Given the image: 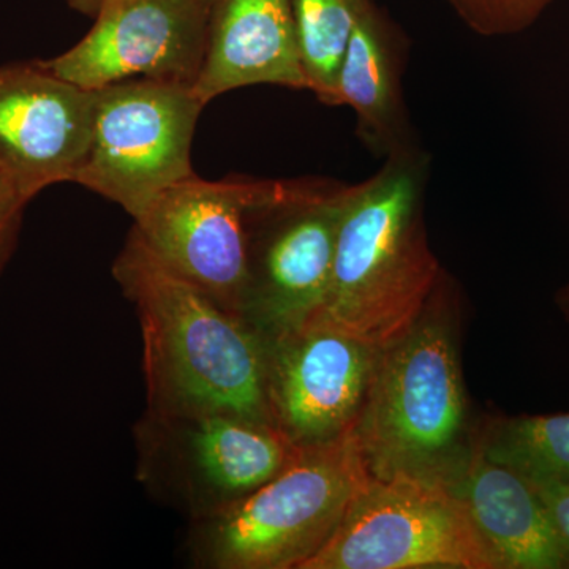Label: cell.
Masks as SVG:
<instances>
[{"label":"cell","mask_w":569,"mask_h":569,"mask_svg":"<svg viewBox=\"0 0 569 569\" xmlns=\"http://www.w3.org/2000/svg\"><path fill=\"white\" fill-rule=\"evenodd\" d=\"M138 448L141 478L178 498L198 520L263 486L298 447L274 426L231 415L146 413L138 427Z\"/></svg>","instance_id":"ba28073f"},{"label":"cell","mask_w":569,"mask_h":569,"mask_svg":"<svg viewBox=\"0 0 569 569\" xmlns=\"http://www.w3.org/2000/svg\"><path fill=\"white\" fill-rule=\"evenodd\" d=\"M380 353L318 320L269 340L268 397L277 429L295 447L355 432Z\"/></svg>","instance_id":"8fae6325"},{"label":"cell","mask_w":569,"mask_h":569,"mask_svg":"<svg viewBox=\"0 0 569 569\" xmlns=\"http://www.w3.org/2000/svg\"><path fill=\"white\" fill-rule=\"evenodd\" d=\"M449 489L462 501L497 569H565L569 552L537 490L473 440Z\"/></svg>","instance_id":"9a60e30c"},{"label":"cell","mask_w":569,"mask_h":569,"mask_svg":"<svg viewBox=\"0 0 569 569\" xmlns=\"http://www.w3.org/2000/svg\"><path fill=\"white\" fill-rule=\"evenodd\" d=\"M108 0H67L71 10L84 14V17L93 18L97 11L102 9Z\"/></svg>","instance_id":"44dd1931"},{"label":"cell","mask_w":569,"mask_h":569,"mask_svg":"<svg viewBox=\"0 0 569 569\" xmlns=\"http://www.w3.org/2000/svg\"><path fill=\"white\" fill-rule=\"evenodd\" d=\"M473 440L530 485H569V413L489 418L475 427Z\"/></svg>","instance_id":"2e32d148"},{"label":"cell","mask_w":569,"mask_h":569,"mask_svg":"<svg viewBox=\"0 0 569 569\" xmlns=\"http://www.w3.org/2000/svg\"><path fill=\"white\" fill-rule=\"evenodd\" d=\"M408 54L407 32L376 0L351 33L337 78V107L355 112L356 137L383 160L425 149L403 92Z\"/></svg>","instance_id":"4fadbf2b"},{"label":"cell","mask_w":569,"mask_h":569,"mask_svg":"<svg viewBox=\"0 0 569 569\" xmlns=\"http://www.w3.org/2000/svg\"><path fill=\"white\" fill-rule=\"evenodd\" d=\"M497 569L462 501L418 479L370 477L302 569Z\"/></svg>","instance_id":"52a82bcc"},{"label":"cell","mask_w":569,"mask_h":569,"mask_svg":"<svg viewBox=\"0 0 569 569\" xmlns=\"http://www.w3.org/2000/svg\"><path fill=\"white\" fill-rule=\"evenodd\" d=\"M373 2L376 0H291L309 92L326 107H337V78L348 41Z\"/></svg>","instance_id":"e0dca14e"},{"label":"cell","mask_w":569,"mask_h":569,"mask_svg":"<svg viewBox=\"0 0 569 569\" xmlns=\"http://www.w3.org/2000/svg\"><path fill=\"white\" fill-rule=\"evenodd\" d=\"M216 0H108L77 44L41 61L52 73L97 91L127 80L194 88L203 69Z\"/></svg>","instance_id":"30bf717a"},{"label":"cell","mask_w":569,"mask_h":569,"mask_svg":"<svg viewBox=\"0 0 569 569\" xmlns=\"http://www.w3.org/2000/svg\"><path fill=\"white\" fill-rule=\"evenodd\" d=\"M470 31L481 37L509 36L537 20L550 0H445Z\"/></svg>","instance_id":"ac0fdd59"},{"label":"cell","mask_w":569,"mask_h":569,"mask_svg":"<svg viewBox=\"0 0 569 569\" xmlns=\"http://www.w3.org/2000/svg\"><path fill=\"white\" fill-rule=\"evenodd\" d=\"M96 96L41 61L0 67V171L32 198L74 182L91 144Z\"/></svg>","instance_id":"7c38bea8"},{"label":"cell","mask_w":569,"mask_h":569,"mask_svg":"<svg viewBox=\"0 0 569 569\" xmlns=\"http://www.w3.org/2000/svg\"><path fill=\"white\" fill-rule=\"evenodd\" d=\"M96 93L91 144L74 183L137 219L160 193L194 174V129L206 104L189 86L146 78Z\"/></svg>","instance_id":"8992f818"},{"label":"cell","mask_w":569,"mask_h":569,"mask_svg":"<svg viewBox=\"0 0 569 569\" xmlns=\"http://www.w3.org/2000/svg\"><path fill=\"white\" fill-rule=\"evenodd\" d=\"M370 477L451 485L473 448L459 295L445 271L406 335L383 348L356 429Z\"/></svg>","instance_id":"3957f363"},{"label":"cell","mask_w":569,"mask_h":569,"mask_svg":"<svg viewBox=\"0 0 569 569\" xmlns=\"http://www.w3.org/2000/svg\"><path fill=\"white\" fill-rule=\"evenodd\" d=\"M531 486L548 509L553 527L559 531L561 541L569 552V485L545 482V485Z\"/></svg>","instance_id":"ffe728a7"},{"label":"cell","mask_w":569,"mask_h":569,"mask_svg":"<svg viewBox=\"0 0 569 569\" xmlns=\"http://www.w3.org/2000/svg\"><path fill=\"white\" fill-rule=\"evenodd\" d=\"M559 301L561 310H563L565 316L568 317L569 321V287L567 288V290L563 291V293L560 295Z\"/></svg>","instance_id":"7402d4cb"},{"label":"cell","mask_w":569,"mask_h":569,"mask_svg":"<svg viewBox=\"0 0 569 569\" xmlns=\"http://www.w3.org/2000/svg\"><path fill=\"white\" fill-rule=\"evenodd\" d=\"M369 479L356 430L298 447L263 486L194 520V557L213 569H302L339 529Z\"/></svg>","instance_id":"277c9868"},{"label":"cell","mask_w":569,"mask_h":569,"mask_svg":"<svg viewBox=\"0 0 569 569\" xmlns=\"http://www.w3.org/2000/svg\"><path fill=\"white\" fill-rule=\"evenodd\" d=\"M33 198L11 178L0 171V274L10 263L20 239L24 211Z\"/></svg>","instance_id":"d6986e66"},{"label":"cell","mask_w":569,"mask_h":569,"mask_svg":"<svg viewBox=\"0 0 569 569\" xmlns=\"http://www.w3.org/2000/svg\"><path fill=\"white\" fill-rule=\"evenodd\" d=\"M426 149L389 157L351 186L323 305L312 320L383 350L418 320L443 266L430 247Z\"/></svg>","instance_id":"7a4b0ae2"},{"label":"cell","mask_w":569,"mask_h":569,"mask_svg":"<svg viewBox=\"0 0 569 569\" xmlns=\"http://www.w3.org/2000/svg\"><path fill=\"white\" fill-rule=\"evenodd\" d=\"M351 186L271 179L250 209L244 318L266 342L302 328L323 305Z\"/></svg>","instance_id":"5b68a950"},{"label":"cell","mask_w":569,"mask_h":569,"mask_svg":"<svg viewBox=\"0 0 569 569\" xmlns=\"http://www.w3.org/2000/svg\"><path fill=\"white\" fill-rule=\"evenodd\" d=\"M258 84L309 91L291 0H216L193 91L208 104Z\"/></svg>","instance_id":"5bb4252c"},{"label":"cell","mask_w":569,"mask_h":569,"mask_svg":"<svg viewBox=\"0 0 569 569\" xmlns=\"http://www.w3.org/2000/svg\"><path fill=\"white\" fill-rule=\"evenodd\" d=\"M269 181L247 176L208 181L193 174L160 193L133 219L132 231L170 271L244 318L247 220Z\"/></svg>","instance_id":"9c48e42d"},{"label":"cell","mask_w":569,"mask_h":569,"mask_svg":"<svg viewBox=\"0 0 569 569\" xmlns=\"http://www.w3.org/2000/svg\"><path fill=\"white\" fill-rule=\"evenodd\" d=\"M112 277L140 320L149 415H231L274 426L268 342L249 321L170 271L133 231Z\"/></svg>","instance_id":"6da1fadb"}]
</instances>
